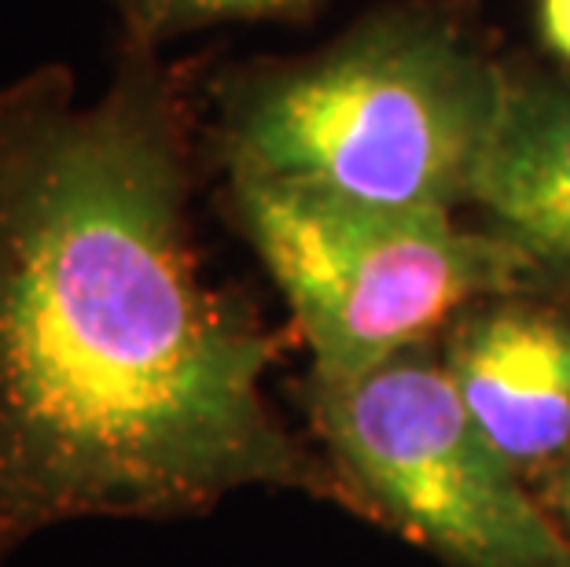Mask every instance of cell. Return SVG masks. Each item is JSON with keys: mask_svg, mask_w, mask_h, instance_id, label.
I'll return each instance as SVG.
<instances>
[{"mask_svg": "<svg viewBox=\"0 0 570 567\" xmlns=\"http://www.w3.org/2000/svg\"><path fill=\"white\" fill-rule=\"evenodd\" d=\"M460 398L530 487L570 453V299H479L439 335Z\"/></svg>", "mask_w": 570, "mask_h": 567, "instance_id": "obj_5", "label": "cell"}, {"mask_svg": "<svg viewBox=\"0 0 570 567\" xmlns=\"http://www.w3.org/2000/svg\"><path fill=\"white\" fill-rule=\"evenodd\" d=\"M281 350L203 276L159 52L118 48L92 104L59 63L0 86V567L59 524L188 520L239 490L343 505L265 398Z\"/></svg>", "mask_w": 570, "mask_h": 567, "instance_id": "obj_1", "label": "cell"}, {"mask_svg": "<svg viewBox=\"0 0 570 567\" xmlns=\"http://www.w3.org/2000/svg\"><path fill=\"white\" fill-rule=\"evenodd\" d=\"M508 96V59L442 0L372 8L309 52L236 67L214 86L210 155L405 211L471 207Z\"/></svg>", "mask_w": 570, "mask_h": 567, "instance_id": "obj_2", "label": "cell"}, {"mask_svg": "<svg viewBox=\"0 0 570 567\" xmlns=\"http://www.w3.org/2000/svg\"><path fill=\"white\" fill-rule=\"evenodd\" d=\"M321 4L324 0H111L122 45L148 52L228 22H302L317 16Z\"/></svg>", "mask_w": 570, "mask_h": 567, "instance_id": "obj_7", "label": "cell"}, {"mask_svg": "<svg viewBox=\"0 0 570 567\" xmlns=\"http://www.w3.org/2000/svg\"><path fill=\"white\" fill-rule=\"evenodd\" d=\"M225 199L281 287L313 377H357L439 340L479 299L530 292L519 251L456 214L380 207L269 177H225Z\"/></svg>", "mask_w": 570, "mask_h": 567, "instance_id": "obj_3", "label": "cell"}, {"mask_svg": "<svg viewBox=\"0 0 570 567\" xmlns=\"http://www.w3.org/2000/svg\"><path fill=\"white\" fill-rule=\"evenodd\" d=\"M471 207L519 251L530 292L570 299V70L508 59V96Z\"/></svg>", "mask_w": 570, "mask_h": 567, "instance_id": "obj_6", "label": "cell"}, {"mask_svg": "<svg viewBox=\"0 0 570 567\" xmlns=\"http://www.w3.org/2000/svg\"><path fill=\"white\" fill-rule=\"evenodd\" d=\"M533 490H538L544 512L552 516L556 527H560L567 535V541H570V453Z\"/></svg>", "mask_w": 570, "mask_h": 567, "instance_id": "obj_9", "label": "cell"}, {"mask_svg": "<svg viewBox=\"0 0 570 567\" xmlns=\"http://www.w3.org/2000/svg\"><path fill=\"white\" fill-rule=\"evenodd\" d=\"M306 413L343 509L445 567H570V541L490 442L428 340L346 380L306 372Z\"/></svg>", "mask_w": 570, "mask_h": 567, "instance_id": "obj_4", "label": "cell"}, {"mask_svg": "<svg viewBox=\"0 0 570 567\" xmlns=\"http://www.w3.org/2000/svg\"><path fill=\"white\" fill-rule=\"evenodd\" d=\"M533 27L544 56L556 67L570 70V0H538L533 4Z\"/></svg>", "mask_w": 570, "mask_h": 567, "instance_id": "obj_8", "label": "cell"}]
</instances>
